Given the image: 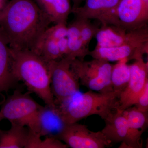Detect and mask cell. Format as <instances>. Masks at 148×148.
<instances>
[{
    "label": "cell",
    "instance_id": "cell-7",
    "mask_svg": "<svg viewBox=\"0 0 148 148\" xmlns=\"http://www.w3.org/2000/svg\"><path fill=\"white\" fill-rule=\"evenodd\" d=\"M122 112L116 110L110 114L104 120L106 125L101 131L112 143H121L123 148L143 147L144 131L130 127Z\"/></svg>",
    "mask_w": 148,
    "mask_h": 148
},
{
    "label": "cell",
    "instance_id": "cell-1",
    "mask_svg": "<svg viewBox=\"0 0 148 148\" xmlns=\"http://www.w3.org/2000/svg\"><path fill=\"white\" fill-rule=\"evenodd\" d=\"M51 23L34 0H11L0 17V29L11 48L34 51Z\"/></svg>",
    "mask_w": 148,
    "mask_h": 148
},
{
    "label": "cell",
    "instance_id": "cell-11",
    "mask_svg": "<svg viewBox=\"0 0 148 148\" xmlns=\"http://www.w3.org/2000/svg\"><path fill=\"white\" fill-rule=\"evenodd\" d=\"M130 66V75L126 88L120 93L119 106L117 109L122 112L134 106L138 95L148 82V63L143 58L135 60Z\"/></svg>",
    "mask_w": 148,
    "mask_h": 148
},
{
    "label": "cell",
    "instance_id": "cell-12",
    "mask_svg": "<svg viewBox=\"0 0 148 148\" xmlns=\"http://www.w3.org/2000/svg\"><path fill=\"white\" fill-rule=\"evenodd\" d=\"M117 15L121 26L127 31L147 25L148 5L142 0H120Z\"/></svg>",
    "mask_w": 148,
    "mask_h": 148
},
{
    "label": "cell",
    "instance_id": "cell-23",
    "mask_svg": "<svg viewBox=\"0 0 148 148\" xmlns=\"http://www.w3.org/2000/svg\"><path fill=\"white\" fill-rule=\"evenodd\" d=\"M67 24L59 23L49 27L44 34L47 36L59 40L67 37Z\"/></svg>",
    "mask_w": 148,
    "mask_h": 148
},
{
    "label": "cell",
    "instance_id": "cell-2",
    "mask_svg": "<svg viewBox=\"0 0 148 148\" xmlns=\"http://www.w3.org/2000/svg\"><path fill=\"white\" fill-rule=\"evenodd\" d=\"M11 66L15 79L22 82L47 106H55L51 88L53 61L46 60L34 51L10 47Z\"/></svg>",
    "mask_w": 148,
    "mask_h": 148
},
{
    "label": "cell",
    "instance_id": "cell-3",
    "mask_svg": "<svg viewBox=\"0 0 148 148\" xmlns=\"http://www.w3.org/2000/svg\"><path fill=\"white\" fill-rule=\"evenodd\" d=\"M119 95L115 91L79 92L57 106L67 124L77 122L93 115L105 120L118 108Z\"/></svg>",
    "mask_w": 148,
    "mask_h": 148
},
{
    "label": "cell",
    "instance_id": "cell-20",
    "mask_svg": "<svg viewBox=\"0 0 148 148\" xmlns=\"http://www.w3.org/2000/svg\"><path fill=\"white\" fill-rule=\"evenodd\" d=\"M130 127L136 130L145 131L148 127V112L138 110L133 106L122 112Z\"/></svg>",
    "mask_w": 148,
    "mask_h": 148
},
{
    "label": "cell",
    "instance_id": "cell-24",
    "mask_svg": "<svg viewBox=\"0 0 148 148\" xmlns=\"http://www.w3.org/2000/svg\"><path fill=\"white\" fill-rule=\"evenodd\" d=\"M134 106L140 111L148 112V82L138 95Z\"/></svg>",
    "mask_w": 148,
    "mask_h": 148
},
{
    "label": "cell",
    "instance_id": "cell-16",
    "mask_svg": "<svg viewBox=\"0 0 148 148\" xmlns=\"http://www.w3.org/2000/svg\"><path fill=\"white\" fill-rule=\"evenodd\" d=\"M16 82L12 72L8 42L0 29V94L8 92Z\"/></svg>",
    "mask_w": 148,
    "mask_h": 148
},
{
    "label": "cell",
    "instance_id": "cell-10",
    "mask_svg": "<svg viewBox=\"0 0 148 148\" xmlns=\"http://www.w3.org/2000/svg\"><path fill=\"white\" fill-rule=\"evenodd\" d=\"M119 1L86 0L84 5L72 9V13L76 18L96 19L101 22V26L121 27L117 15V8Z\"/></svg>",
    "mask_w": 148,
    "mask_h": 148
},
{
    "label": "cell",
    "instance_id": "cell-13",
    "mask_svg": "<svg viewBox=\"0 0 148 148\" xmlns=\"http://www.w3.org/2000/svg\"><path fill=\"white\" fill-rule=\"evenodd\" d=\"M37 135L40 138H53L58 136L67 124L64 121L58 106H42L37 116Z\"/></svg>",
    "mask_w": 148,
    "mask_h": 148
},
{
    "label": "cell",
    "instance_id": "cell-25",
    "mask_svg": "<svg viewBox=\"0 0 148 148\" xmlns=\"http://www.w3.org/2000/svg\"><path fill=\"white\" fill-rule=\"evenodd\" d=\"M58 44L62 58L68 56L69 54V49L67 38H63L58 40Z\"/></svg>",
    "mask_w": 148,
    "mask_h": 148
},
{
    "label": "cell",
    "instance_id": "cell-14",
    "mask_svg": "<svg viewBox=\"0 0 148 148\" xmlns=\"http://www.w3.org/2000/svg\"><path fill=\"white\" fill-rule=\"evenodd\" d=\"M147 29L148 25L131 31L114 25L101 26L95 36L96 46L103 47L119 46L138 36Z\"/></svg>",
    "mask_w": 148,
    "mask_h": 148
},
{
    "label": "cell",
    "instance_id": "cell-22",
    "mask_svg": "<svg viewBox=\"0 0 148 148\" xmlns=\"http://www.w3.org/2000/svg\"><path fill=\"white\" fill-rule=\"evenodd\" d=\"M79 22L80 32L85 44L88 47L92 38L95 36L99 28L91 23L90 19L76 18Z\"/></svg>",
    "mask_w": 148,
    "mask_h": 148
},
{
    "label": "cell",
    "instance_id": "cell-28",
    "mask_svg": "<svg viewBox=\"0 0 148 148\" xmlns=\"http://www.w3.org/2000/svg\"><path fill=\"white\" fill-rule=\"evenodd\" d=\"M4 119L3 117V116L1 114V113L0 112V122L2 121L3 119Z\"/></svg>",
    "mask_w": 148,
    "mask_h": 148
},
{
    "label": "cell",
    "instance_id": "cell-26",
    "mask_svg": "<svg viewBox=\"0 0 148 148\" xmlns=\"http://www.w3.org/2000/svg\"><path fill=\"white\" fill-rule=\"evenodd\" d=\"M9 2L8 0H0V17L5 10Z\"/></svg>",
    "mask_w": 148,
    "mask_h": 148
},
{
    "label": "cell",
    "instance_id": "cell-18",
    "mask_svg": "<svg viewBox=\"0 0 148 148\" xmlns=\"http://www.w3.org/2000/svg\"><path fill=\"white\" fill-rule=\"evenodd\" d=\"M67 38L69 49L68 56L72 58L84 60L89 55V47L85 44L80 32L79 22L77 18L67 26Z\"/></svg>",
    "mask_w": 148,
    "mask_h": 148
},
{
    "label": "cell",
    "instance_id": "cell-27",
    "mask_svg": "<svg viewBox=\"0 0 148 148\" xmlns=\"http://www.w3.org/2000/svg\"><path fill=\"white\" fill-rule=\"evenodd\" d=\"M73 3V6L72 9H74L79 7L80 4L83 0H71Z\"/></svg>",
    "mask_w": 148,
    "mask_h": 148
},
{
    "label": "cell",
    "instance_id": "cell-29",
    "mask_svg": "<svg viewBox=\"0 0 148 148\" xmlns=\"http://www.w3.org/2000/svg\"><path fill=\"white\" fill-rule=\"evenodd\" d=\"M143 2L145 3L147 5H148V0H142Z\"/></svg>",
    "mask_w": 148,
    "mask_h": 148
},
{
    "label": "cell",
    "instance_id": "cell-4",
    "mask_svg": "<svg viewBox=\"0 0 148 148\" xmlns=\"http://www.w3.org/2000/svg\"><path fill=\"white\" fill-rule=\"evenodd\" d=\"M31 92L15 90L3 103L0 112L10 123L27 127L37 134V116L41 105L35 101Z\"/></svg>",
    "mask_w": 148,
    "mask_h": 148
},
{
    "label": "cell",
    "instance_id": "cell-9",
    "mask_svg": "<svg viewBox=\"0 0 148 148\" xmlns=\"http://www.w3.org/2000/svg\"><path fill=\"white\" fill-rule=\"evenodd\" d=\"M58 139L72 148H105L112 143L102 131L93 132L77 122L67 124Z\"/></svg>",
    "mask_w": 148,
    "mask_h": 148
},
{
    "label": "cell",
    "instance_id": "cell-15",
    "mask_svg": "<svg viewBox=\"0 0 148 148\" xmlns=\"http://www.w3.org/2000/svg\"><path fill=\"white\" fill-rule=\"evenodd\" d=\"M42 11L54 24H67L69 15L72 13L71 0H34Z\"/></svg>",
    "mask_w": 148,
    "mask_h": 148
},
{
    "label": "cell",
    "instance_id": "cell-8",
    "mask_svg": "<svg viewBox=\"0 0 148 148\" xmlns=\"http://www.w3.org/2000/svg\"><path fill=\"white\" fill-rule=\"evenodd\" d=\"M148 52V29L128 42L119 46L103 47L96 46L89 55L93 58L108 62L126 59L136 60L143 58Z\"/></svg>",
    "mask_w": 148,
    "mask_h": 148
},
{
    "label": "cell",
    "instance_id": "cell-21",
    "mask_svg": "<svg viewBox=\"0 0 148 148\" xmlns=\"http://www.w3.org/2000/svg\"><path fill=\"white\" fill-rule=\"evenodd\" d=\"M68 146L64 142L53 138H41L31 131L25 148H67Z\"/></svg>",
    "mask_w": 148,
    "mask_h": 148
},
{
    "label": "cell",
    "instance_id": "cell-17",
    "mask_svg": "<svg viewBox=\"0 0 148 148\" xmlns=\"http://www.w3.org/2000/svg\"><path fill=\"white\" fill-rule=\"evenodd\" d=\"M10 123L8 130H0V148H26L31 130L27 127Z\"/></svg>",
    "mask_w": 148,
    "mask_h": 148
},
{
    "label": "cell",
    "instance_id": "cell-19",
    "mask_svg": "<svg viewBox=\"0 0 148 148\" xmlns=\"http://www.w3.org/2000/svg\"><path fill=\"white\" fill-rule=\"evenodd\" d=\"M126 59L117 61L112 65L111 73V82L114 91L120 94L127 86L130 78V66Z\"/></svg>",
    "mask_w": 148,
    "mask_h": 148
},
{
    "label": "cell",
    "instance_id": "cell-6",
    "mask_svg": "<svg viewBox=\"0 0 148 148\" xmlns=\"http://www.w3.org/2000/svg\"><path fill=\"white\" fill-rule=\"evenodd\" d=\"M73 58L66 56L53 61L51 88L56 106L79 92V79L71 66Z\"/></svg>",
    "mask_w": 148,
    "mask_h": 148
},
{
    "label": "cell",
    "instance_id": "cell-5",
    "mask_svg": "<svg viewBox=\"0 0 148 148\" xmlns=\"http://www.w3.org/2000/svg\"><path fill=\"white\" fill-rule=\"evenodd\" d=\"M112 65L110 62L93 58L85 61L73 58L71 66L80 83L92 91L99 92L114 91L111 82Z\"/></svg>",
    "mask_w": 148,
    "mask_h": 148
}]
</instances>
